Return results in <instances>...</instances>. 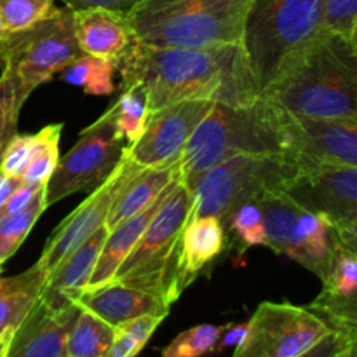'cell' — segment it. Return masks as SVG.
<instances>
[{
  "label": "cell",
  "instance_id": "obj_1",
  "mask_svg": "<svg viewBox=\"0 0 357 357\" xmlns=\"http://www.w3.org/2000/svg\"><path fill=\"white\" fill-rule=\"evenodd\" d=\"M115 65L122 87H143L150 112L180 101L243 107L261 94L243 44L150 47L135 38Z\"/></svg>",
  "mask_w": 357,
  "mask_h": 357
},
{
  "label": "cell",
  "instance_id": "obj_2",
  "mask_svg": "<svg viewBox=\"0 0 357 357\" xmlns=\"http://www.w3.org/2000/svg\"><path fill=\"white\" fill-rule=\"evenodd\" d=\"M261 96L293 119H357V47L344 35L317 31L286 59Z\"/></svg>",
  "mask_w": 357,
  "mask_h": 357
},
{
  "label": "cell",
  "instance_id": "obj_3",
  "mask_svg": "<svg viewBox=\"0 0 357 357\" xmlns=\"http://www.w3.org/2000/svg\"><path fill=\"white\" fill-rule=\"evenodd\" d=\"M291 150V117L265 96L243 107L215 103L180 157V178L190 187L202 173L236 155Z\"/></svg>",
  "mask_w": 357,
  "mask_h": 357
},
{
  "label": "cell",
  "instance_id": "obj_4",
  "mask_svg": "<svg viewBox=\"0 0 357 357\" xmlns=\"http://www.w3.org/2000/svg\"><path fill=\"white\" fill-rule=\"evenodd\" d=\"M253 0H143L126 14L132 33L150 47L243 44Z\"/></svg>",
  "mask_w": 357,
  "mask_h": 357
},
{
  "label": "cell",
  "instance_id": "obj_5",
  "mask_svg": "<svg viewBox=\"0 0 357 357\" xmlns=\"http://www.w3.org/2000/svg\"><path fill=\"white\" fill-rule=\"evenodd\" d=\"M190 213L192 192L178 178L112 282L143 289L173 305L185 289L178 258L181 232L190 220Z\"/></svg>",
  "mask_w": 357,
  "mask_h": 357
},
{
  "label": "cell",
  "instance_id": "obj_6",
  "mask_svg": "<svg viewBox=\"0 0 357 357\" xmlns=\"http://www.w3.org/2000/svg\"><path fill=\"white\" fill-rule=\"evenodd\" d=\"M298 171V162L284 153L236 155L202 173L190 185V218L216 216L225 225L239 206L258 202L275 190H284Z\"/></svg>",
  "mask_w": 357,
  "mask_h": 357
},
{
  "label": "cell",
  "instance_id": "obj_7",
  "mask_svg": "<svg viewBox=\"0 0 357 357\" xmlns=\"http://www.w3.org/2000/svg\"><path fill=\"white\" fill-rule=\"evenodd\" d=\"M80 54L75 10L68 6L54 7L38 23L6 33L0 45V66L20 103L24 105L38 86L51 80Z\"/></svg>",
  "mask_w": 357,
  "mask_h": 357
},
{
  "label": "cell",
  "instance_id": "obj_8",
  "mask_svg": "<svg viewBox=\"0 0 357 357\" xmlns=\"http://www.w3.org/2000/svg\"><path fill=\"white\" fill-rule=\"evenodd\" d=\"M323 0H253L244 24L243 47L260 93L286 59L319 31Z\"/></svg>",
  "mask_w": 357,
  "mask_h": 357
},
{
  "label": "cell",
  "instance_id": "obj_9",
  "mask_svg": "<svg viewBox=\"0 0 357 357\" xmlns=\"http://www.w3.org/2000/svg\"><path fill=\"white\" fill-rule=\"evenodd\" d=\"M128 143L115 126L114 107L80 132L75 145L61 157L45 185L47 206L77 192L98 188L124 160Z\"/></svg>",
  "mask_w": 357,
  "mask_h": 357
},
{
  "label": "cell",
  "instance_id": "obj_10",
  "mask_svg": "<svg viewBox=\"0 0 357 357\" xmlns=\"http://www.w3.org/2000/svg\"><path fill=\"white\" fill-rule=\"evenodd\" d=\"M248 323L232 357H298L331 331L312 310L291 303H260Z\"/></svg>",
  "mask_w": 357,
  "mask_h": 357
},
{
  "label": "cell",
  "instance_id": "obj_11",
  "mask_svg": "<svg viewBox=\"0 0 357 357\" xmlns=\"http://www.w3.org/2000/svg\"><path fill=\"white\" fill-rule=\"evenodd\" d=\"M142 169L143 167L124 157L117 169L100 187L94 188L93 194L72 215L66 216L65 222L49 237L40 258L37 260L47 278L73 250L86 243L96 230H100L107 223L108 213H110L114 202L117 201L126 185Z\"/></svg>",
  "mask_w": 357,
  "mask_h": 357
},
{
  "label": "cell",
  "instance_id": "obj_12",
  "mask_svg": "<svg viewBox=\"0 0 357 357\" xmlns=\"http://www.w3.org/2000/svg\"><path fill=\"white\" fill-rule=\"evenodd\" d=\"M213 107L215 103L211 101H180L150 112L145 131L128 146L126 157L139 167L174 162Z\"/></svg>",
  "mask_w": 357,
  "mask_h": 357
},
{
  "label": "cell",
  "instance_id": "obj_13",
  "mask_svg": "<svg viewBox=\"0 0 357 357\" xmlns=\"http://www.w3.org/2000/svg\"><path fill=\"white\" fill-rule=\"evenodd\" d=\"M284 192L302 208L321 213L331 223L357 216V167L298 164Z\"/></svg>",
  "mask_w": 357,
  "mask_h": 357
},
{
  "label": "cell",
  "instance_id": "obj_14",
  "mask_svg": "<svg viewBox=\"0 0 357 357\" xmlns=\"http://www.w3.org/2000/svg\"><path fill=\"white\" fill-rule=\"evenodd\" d=\"M298 164L357 167V119L316 122L291 117V150Z\"/></svg>",
  "mask_w": 357,
  "mask_h": 357
},
{
  "label": "cell",
  "instance_id": "obj_15",
  "mask_svg": "<svg viewBox=\"0 0 357 357\" xmlns=\"http://www.w3.org/2000/svg\"><path fill=\"white\" fill-rule=\"evenodd\" d=\"M80 307H52L44 300L14 330L6 357H66V342Z\"/></svg>",
  "mask_w": 357,
  "mask_h": 357
},
{
  "label": "cell",
  "instance_id": "obj_16",
  "mask_svg": "<svg viewBox=\"0 0 357 357\" xmlns=\"http://www.w3.org/2000/svg\"><path fill=\"white\" fill-rule=\"evenodd\" d=\"M307 309L331 330L347 337L357 333V253L338 243L323 289Z\"/></svg>",
  "mask_w": 357,
  "mask_h": 357
},
{
  "label": "cell",
  "instance_id": "obj_17",
  "mask_svg": "<svg viewBox=\"0 0 357 357\" xmlns=\"http://www.w3.org/2000/svg\"><path fill=\"white\" fill-rule=\"evenodd\" d=\"M75 303L114 328L149 314L167 316L171 309V305L159 296L121 282H107L98 288L86 289Z\"/></svg>",
  "mask_w": 357,
  "mask_h": 357
},
{
  "label": "cell",
  "instance_id": "obj_18",
  "mask_svg": "<svg viewBox=\"0 0 357 357\" xmlns=\"http://www.w3.org/2000/svg\"><path fill=\"white\" fill-rule=\"evenodd\" d=\"M75 35L82 54L117 61L135 42L126 14L91 7L75 10Z\"/></svg>",
  "mask_w": 357,
  "mask_h": 357
},
{
  "label": "cell",
  "instance_id": "obj_19",
  "mask_svg": "<svg viewBox=\"0 0 357 357\" xmlns=\"http://www.w3.org/2000/svg\"><path fill=\"white\" fill-rule=\"evenodd\" d=\"M108 236L107 225L93 234L86 243L73 250L45 281L42 298L52 307H63L66 303H75L77 298L87 289L91 274L94 271L98 257L101 253L105 239Z\"/></svg>",
  "mask_w": 357,
  "mask_h": 357
},
{
  "label": "cell",
  "instance_id": "obj_20",
  "mask_svg": "<svg viewBox=\"0 0 357 357\" xmlns=\"http://www.w3.org/2000/svg\"><path fill=\"white\" fill-rule=\"evenodd\" d=\"M176 180H174L173 183H171L162 194H160V197L157 199L153 204H150L149 208L143 209V211L138 213V215L131 216V218L119 223L115 229L108 230V236L107 239H105L103 248H101V253L100 257H98L96 265H94V271L93 274H91L89 282H87V289L98 288V286H103L107 284V282L114 281L119 267L124 264L126 258L131 255L132 248L138 244L139 237L143 236V232H145V229L149 227V223L152 222L155 213L159 211L164 199H166L167 192L173 188V185L176 183Z\"/></svg>",
  "mask_w": 357,
  "mask_h": 357
},
{
  "label": "cell",
  "instance_id": "obj_21",
  "mask_svg": "<svg viewBox=\"0 0 357 357\" xmlns=\"http://www.w3.org/2000/svg\"><path fill=\"white\" fill-rule=\"evenodd\" d=\"M227 230L216 216L190 218L181 232L180 239V278L187 288L211 261L225 250Z\"/></svg>",
  "mask_w": 357,
  "mask_h": 357
},
{
  "label": "cell",
  "instance_id": "obj_22",
  "mask_svg": "<svg viewBox=\"0 0 357 357\" xmlns=\"http://www.w3.org/2000/svg\"><path fill=\"white\" fill-rule=\"evenodd\" d=\"M180 176V159L166 166L143 167L124 187L112 206L107 218V229L112 230L124 220L138 215L160 197L164 190Z\"/></svg>",
  "mask_w": 357,
  "mask_h": 357
},
{
  "label": "cell",
  "instance_id": "obj_23",
  "mask_svg": "<svg viewBox=\"0 0 357 357\" xmlns=\"http://www.w3.org/2000/svg\"><path fill=\"white\" fill-rule=\"evenodd\" d=\"M47 274L38 264L10 278H0V335H13L42 298Z\"/></svg>",
  "mask_w": 357,
  "mask_h": 357
},
{
  "label": "cell",
  "instance_id": "obj_24",
  "mask_svg": "<svg viewBox=\"0 0 357 357\" xmlns=\"http://www.w3.org/2000/svg\"><path fill=\"white\" fill-rule=\"evenodd\" d=\"M265 215V236L267 246L274 253L291 258L295 248L296 220L302 206L293 201L284 190H275L258 201Z\"/></svg>",
  "mask_w": 357,
  "mask_h": 357
},
{
  "label": "cell",
  "instance_id": "obj_25",
  "mask_svg": "<svg viewBox=\"0 0 357 357\" xmlns=\"http://www.w3.org/2000/svg\"><path fill=\"white\" fill-rule=\"evenodd\" d=\"M114 338V326L80 307L66 342V357H103Z\"/></svg>",
  "mask_w": 357,
  "mask_h": 357
},
{
  "label": "cell",
  "instance_id": "obj_26",
  "mask_svg": "<svg viewBox=\"0 0 357 357\" xmlns=\"http://www.w3.org/2000/svg\"><path fill=\"white\" fill-rule=\"evenodd\" d=\"M115 72H117V65L112 59L80 54L68 66H65L59 72V75L66 84L82 87L86 94L107 96V94H112L115 91Z\"/></svg>",
  "mask_w": 357,
  "mask_h": 357
},
{
  "label": "cell",
  "instance_id": "obj_27",
  "mask_svg": "<svg viewBox=\"0 0 357 357\" xmlns=\"http://www.w3.org/2000/svg\"><path fill=\"white\" fill-rule=\"evenodd\" d=\"M112 107H114L119 135L126 139L128 146L132 145L145 131L150 115L145 91L139 84L122 87V94Z\"/></svg>",
  "mask_w": 357,
  "mask_h": 357
},
{
  "label": "cell",
  "instance_id": "obj_28",
  "mask_svg": "<svg viewBox=\"0 0 357 357\" xmlns=\"http://www.w3.org/2000/svg\"><path fill=\"white\" fill-rule=\"evenodd\" d=\"M45 209H47V199H45V188H42L40 194L28 208L0 218V265L20 250Z\"/></svg>",
  "mask_w": 357,
  "mask_h": 357
},
{
  "label": "cell",
  "instance_id": "obj_29",
  "mask_svg": "<svg viewBox=\"0 0 357 357\" xmlns=\"http://www.w3.org/2000/svg\"><path fill=\"white\" fill-rule=\"evenodd\" d=\"M63 124H49L38 131V146L30 164L21 174V181L31 187H45L59 162V138Z\"/></svg>",
  "mask_w": 357,
  "mask_h": 357
},
{
  "label": "cell",
  "instance_id": "obj_30",
  "mask_svg": "<svg viewBox=\"0 0 357 357\" xmlns=\"http://www.w3.org/2000/svg\"><path fill=\"white\" fill-rule=\"evenodd\" d=\"M227 234L234 232L246 248L267 246L265 236V215L258 202L239 206L225 222Z\"/></svg>",
  "mask_w": 357,
  "mask_h": 357
},
{
  "label": "cell",
  "instance_id": "obj_31",
  "mask_svg": "<svg viewBox=\"0 0 357 357\" xmlns=\"http://www.w3.org/2000/svg\"><path fill=\"white\" fill-rule=\"evenodd\" d=\"M56 0H0V20L6 33L24 30L54 10Z\"/></svg>",
  "mask_w": 357,
  "mask_h": 357
},
{
  "label": "cell",
  "instance_id": "obj_32",
  "mask_svg": "<svg viewBox=\"0 0 357 357\" xmlns=\"http://www.w3.org/2000/svg\"><path fill=\"white\" fill-rule=\"evenodd\" d=\"M223 326L199 324L181 331L162 351V357H202L211 354Z\"/></svg>",
  "mask_w": 357,
  "mask_h": 357
},
{
  "label": "cell",
  "instance_id": "obj_33",
  "mask_svg": "<svg viewBox=\"0 0 357 357\" xmlns=\"http://www.w3.org/2000/svg\"><path fill=\"white\" fill-rule=\"evenodd\" d=\"M357 21V0H323L319 14V31L351 37Z\"/></svg>",
  "mask_w": 357,
  "mask_h": 357
},
{
  "label": "cell",
  "instance_id": "obj_34",
  "mask_svg": "<svg viewBox=\"0 0 357 357\" xmlns=\"http://www.w3.org/2000/svg\"><path fill=\"white\" fill-rule=\"evenodd\" d=\"M38 146V132L37 135H14L10 142L7 143L6 150L0 159V171L9 176L20 178L24 173L26 166L30 164L35 150Z\"/></svg>",
  "mask_w": 357,
  "mask_h": 357
},
{
  "label": "cell",
  "instance_id": "obj_35",
  "mask_svg": "<svg viewBox=\"0 0 357 357\" xmlns=\"http://www.w3.org/2000/svg\"><path fill=\"white\" fill-rule=\"evenodd\" d=\"M23 105L17 100L14 87L6 75H0V159L7 143L17 132V119Z\"/></svg>",
  "mask_w": 357,
  "mask_h": 357
},
{
  "label": "cell",
  "instance_id": "obj_36",
  "mask_svg": "<svg viewBox=\"0 0 357 357\" xmlns=\"http://www.w3.org/2000/svg\"><path fill=\"white\" fill-rule=\"evenodd\" d=\"M349 338L351 337L340 333V331L331 330L317 344H314L309 351H305L298 357H338L340 352L347 347Z\"/></svg>",
  "mask_w": 357,
  "mask_h": 357
},
{
  "label": "cell",
  "instance_id": "obj_37",
  "mask_svg": "<svg viewBox=\"0 0 357 357\" xmlns=\"http://www.w3.org/2000/svg\"><path fill=\"white\" fill-rule=\"evenodd\" d=\"M42 188H45V187H31V185L21 183L20 187L14 190V194L10 195L9 201L3 204V208L0 209V218L14 215V213H20V211H23L24 208H28V206L35 201V197L40 194Z\"/></svg>",
  "mask_w": 357,
  "mask_h": 357
},
{
  "label": "cell",
  "instance_id": "obj_38",
  "mask_svg": "<svg viewBox=\"0 0 357 357\" xmlns=\"http://www.w3.org/2000/svg\"><path fill=\"white\" fill-rule=\"evenodd\" d=\"M145 345L136 340L128 331L115 328V338L103 357H136Z\"/></svg>",
  "mask_w": 357,
  "mask_h": 357
},
{
  "label": "cell",
  "instance_id": "obj_39",
  "mask_svg": "<svg viewBox=\"0 0 357 357\" xmlns=\"http://www.w3.org/2000/svg\"><path fill=\"white\" fill-rule=\"evenodd\" d=\"M65 6L72 7L73 10L91 9V7H101V9L115 10V13L128 14L135 9L143 0H61Z\"/></svg>",
  "mask_w": 357,
  "mask_h": 357
},
{
  "label": "cell",
  "instance_id": "obj_40",
  "mask_svg": "<svg viewBox=\"0 0 357 357\" xmlns=\"http://www.w3.org/2000/svg\"><path fill=\"white\" fill-rule=\"evenodd\" d=\"M248 328H250V323L227 324V326H223L222 333H220L218 340H216V345L215 349H213V352L239 347V345L244 342V338H246Z\"/></svg>",
  "mask_w": 357,
  "mask_h": 357
},
{
  "label": "cell",
  "instance_id": "obj_41",
  "mask_svg": "<svg viewBox=\"0 0 357 357\" xmlns=\"http://www.w3.org/2000/svg\"><path fill=\"white\" fill-rule=\"evenodd\" d=\"M335 234H337L338 243L347 250L357 253V216L347 222H338L333 223Z\"/></svg>",
  "mask_w": 357,
  "mask_h": 357
},
{
  "label": "cell",
  "instance_id": "obj_42",
  "mask_svg": "<svg viewBox=\"0 0 357 357\" xmlns=\"http://www.w3.org/2000/svg\"><path fill=\"white\" fill-rule=\"evenodd\" d=\"M21 183H23V181H21L20 178L9 176V174H3L2 171H0V209L3 208V204L9 201L10 195L14 194V190H16Z\"/></svg>",
  "mask_w": 357,
  "mask_h": 357
},
{
  "label": "cell",
  "instance_id": "obj_43",
  "mask_svg": "<svg viewBox=\"0 0 357 357\" xmlns=\"http://www.w3.org/2000/svg\"><path fill=\"white\" fill-rule=\"evenodd\" d=\"M338 357H357V333L351 335L347 347L340 352V356Z\"/></svg>",
  "mask_w": 357,
  "mask_h": 357
},
{
  "label": "cell",
  "instance_id": "obj_44",
  "mask_svg": "<svg viewBox=\"0 0 357 357\" xmlns=\"http://www.w3.org/2000/svg\"><path fill=\"white\" fill-rule=\"evenodd\" d=\"M13 335H0V357H6L7 347H9V342Z\"/></svg>",
  "mask_w": 357,
  "mask_h": 357
},
{
  "label": "cell",
  "instance_id": "obj_45",
  "mask_svg": "<svg viewBox=\"0 0 357 357\" xmlns=\"http://www.w3.org/2000/svg\"><path fill=\"white\" fill-rule=\"evenodd\" d=\"M349 38H351L352 44H354L356 47H357V21H356L354 28H352V33H351V37H349Z\"/></svg>",
  "mask_w": 357,
  "mask_h": 357
},
{
  "label": "cell",
  "instance_id": "obj_46",
  "mask_svg": "<svg viewBox=\"0 0 357 357\" xmlns=\"http://www.w3.org/2000/svg\"><path fill=\"white\" fill-rule=\"evenodd\" d=\"M3 37H6V30H3L2 20H0V45H2V42H3Z\"/></svg>",
  "mask_w": 357,
  "mask_h": 357
}]
</instances>
